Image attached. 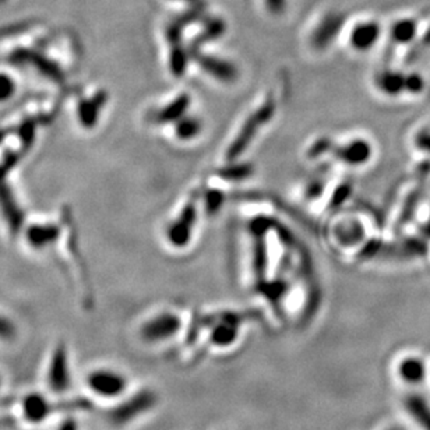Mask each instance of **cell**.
Listing matches in <instances>:
<instances>
[{
  "instance_id": "obj_1",
  "label": "cell",
  "mask_w": 430,
  "mask_h": 430,
  "mask_svg": "<svg viewBox=\"0 0 430 430\" xmlns=\"http://www.w3.org/2000/svg\"><path fill=\"white\" fill-rule=\"evenodd\" d=\"M246 320L249 316L245 313L228 311L197 317L186 333V342L203 344L204 351H228L240 341Z\"/></svg>"
},
{
  "instance_id": "obj_2",
  "label": "cell",
  "mask_w": 430,
  "mask_h": 430,
  "mask_svg": "<svg viewBox=\"0 0 430 430\" xmlns=\"http://www.w3.org/2000/svg\"><path fill=\"white\" fill-rule=\"evenodd\" d=\"M160 392L153 387L130 388L126 395L110 404L106 412V420L113 429H127L149 417L160 406Z\"/></svg>"
},
{
  "instance_id": "obj_3",
  "label": "cell",
  "mask_w": 430,
  "mask_h": 430,
  "mask_svg": "<svg viewBox=\"0 0 430 430\" xmlns=\"http://www.w3.org/2000/svg\"><path fill=\"white\" fill-rule=\"evenodd\" d=\"M186 323L181 313L164 309L142 319L137 327V340L146 347L167 345L183 334Z\"/></svg>"
},
{
  "instance_id": "obj_4",
  "label": "cell",
  "mask_w": 430,
  "mask_h": 430,
  "mask_svg": "<svg viewBox=\"0 0 430 430\" xmlns=\"http://www.w3.org/2000/svg\"><path fill=\"white\" fill-rule=\"evenodd\" d=\"M87 391L97 399L113 404L131 388L129 376L120 369L98 366L91 369L84 377Z\"/></svg>"
},
{
  "instance_id": "obj_5",
  "label": "cell",
  "mask_w": 430,
  "mask_h": 430,
  "mask_svg": "<svg viewBox=\"0 0 430 430\" xmlns=\"http://www.w3.org/2000/svg\"><path fill=\"white\" fill-rule=\"evenodd\" d=\"M44 379L45 387L52 397H63L72 391L74 386L72 356L69 347L63 341L52 348L47 361Z\"/></svg>"
},
{
  "instance_id": "obj_6",
  "label": "cell",
  "mask_w": 430,
  "mask_h": 430,
  "mask_svg": "<svg viewBox=\"0 0 430 430\" xmlns=\"http://www.w3.org/2000/svg\"><path fill=\"white\" fill-rule=\"evenodd\" d=\"M20 416L28 426H41L56 413V402L49 392L28 391L19 404Z\"/></svg>"
},
{
  "instance_id": "obj_7",
  "label": "cell",
  "mask_w": 430,
  "mask_h": 430,
  "mask_svg": "<svg viewBox=\"0 0 430 430\" xmlns=\"http://www.w3.org/2000/svg\"><path fill=\"white\" fill-rule=\"evenodd\" d=\"M342 24H344V16L337 13L326 16V19L320 23L319 28L315 31L312 37V44L315 45V48H326V45H329L340 33Z\"/></svg>"
},
{
  "instance_id": "obj_8",
  "label": "cell",
  "mask_w": 430,
  "mask_h": 430,
  "mask_svg": "<svg viewBox=\"0 0 430 430\" xmlns=\"http://www.w3.org/2000/svg\"><path fill=\"white\" fill-rule=\"evenodd\" d=\"M338 156L348 165H363L372 157V147L365 140H354L338 150Z\"/></svg>"
},
{
  "instance_id": "obj_9",
  "label": "cell",
  "mask_w": 430,
  "mask_h": 430,
  "mask_svg": "<svg viewBox=\"0 0 430 430\" xmlns=\"http://www.w3.org/2000/svg\"><path fill=\"white\" fill-rule=\"evenodd\" d=\"M380 37V27L377 23L369 22L356 26L351 34V45L356 51H367L373 48Z\"/></svg>"
},
{
  "instance_id": "obj_10",
  "label": "cell",
  "mask_w": 430,
  "mask_h": 430,
  "mask_svg": "<svg viewBox=\"0 0 430 430\" xmlns=\"http://www.w3.org/2000/svg\"><path fill=\"white\" fill-rule=\"evenodd\" d=\"M404 406L411 417L423 429L430 430V406L419 395H408L404 401Z\"/></svg>"
},
{
  "instance_id": "obj_11",
  "label": "cell",
  "mask_w": 430,
  "mask_h": 430,
  "mask_svg": "<svg viewBox=\"0 0 430 430\" xmlns=\"http://www.w3.org/2000/svg\"><path fill=\"white\" fill-rule=\"evenodd\" d=\"M399 376L409 384H417L424 379L426 367L419 358H406L398 366Z\"/></svg>"
},
{
  "instance_id": "obj_12",
  "label": "cell",
  "mask_w": 430,
  "mask_h": 430,
  "mask_svg": "<svg viewBox=\"0 0 430 430\" xmlns=\"http://www.w3.org/2000/svg\"><path fill=\"white\" fill-rule=\"evenodd\" d=\"M380 90L388 95H398L406 91V77L397 72H384L377 77Z\"/></svg>"
},
{
  "instance_id": "obj_13",
  "label": "cell",
  "mask_w": 430,
  "mask_h": 430,
  "mask_svg": "<svg viewBox=\"0 0 430 430\" xmlns=\"http://www.w3.org/2000/svg\"><path fill=\"white\" fill-rule=\"evenodd\" d=\"M415 34H416V24L412 20H401L395 23L391 28L392 40L401 44H406L411 40H413Z\"/></svg>"
},
{
  "instance_id": "obj_14",
  "label": "cell",
  "mask_w": 430,
  "mask_h": 430,
  "mask_svg": "<svg viewBox=\"0 0 430 430\" xmlns=\"http://www.w3.org/2000/svg\"><path fill=\"white\" fill-rule=\"evenodd\" d=\"M19 337L16 323L6 315L0 313V344H13Z\"/></svg>"
},
{
  "instance_id": "obj_15",
  "label": "cell",
  "mask_w": 430,
  "mask_h": 430,
  "mask_svg": "<svg viewBox=\"0 0 430 430\" xmlns=\"http://www.w3.org/2000/svg\"><path fill=\"white\" fill-rule=\"evenodd\" d=\"M200 130V123L196 119H185L182 124L176 126V134L182 140H190L193 138Z\"/></svg>"
},
{
  "instance_id": "obj_16",
  "label": "cell",
  "mask_w": 430,
  "mask_h": 430,
  "mask_svg": "<svg viewBox=\"0 0 430 430\" xmlns=\"http://www.w3.org/2000/svg\"><path fill=\"white\" fill-rule=\"evenodd\" d=\"M53 430H81V426H80V422L76 416L69 415V416L63 417Z\"/></svg>"
},
{
  "instance_id": "obj_17",
  "label": "cell",
  "mask_w": 430,
  "mask_h": 430,
  "mask_svg": "<svg viewBox=\"0 0 430 430\" xmlns=\"http://www.w3.org/2000/svg\"><path fill=\"white\" fill-rule=\"evenodd\" d=\"M265 5L272 15H281L285 10L286 0H265Z\"/></svg>"
},
{
  "instance_id": "obj_18",
  "label": "cell",
  "mask_w": 430,
  "mask_h": 430,
  "mask_svg": "<svg viewBox=\"0 0 430 430\" xmlns=\"http://www.w3.org/2000/svg\"><path fill=\"white\" fill-rule=\"evenodd\" d=\"M416 144L420 150L430 153V131H422L416 137Z\"/></svg>"
},
{
  "instance_id": "obj_19",
  "label": "cell",
  "mask_w": 430,
  "mask_h": 430,
  "mask_svg": "<svg viewBox=\"0 0 430 430\" xmlns=\"http://www.w3.org/2000/svg\"><path fill=\"white\" fill-rule=\"evenodd\" d=\"M3 387H5V379H3L2 373H0V394H2V391H3Z\"/></svg>"
},
{
  "instance_id": "obj_20",
  "label": "cell",
  "mask_w": 430,
  "mask_h": 430,
  "mask_svg": "<svg viewBox=\"0 0 430 430\" xmlns=\"http://www.w3.org/2000/svg\"><path fill=\"white\" fill-rule=\"evenodd\" d=\"M424 42H430V31L426 34V37H424Z\"/></svg>"
},
{
  "instance_id": "obj_21",
  "label": "cell",
  "mask_w": 430,
  "mask_h": 430,
  "mask_svg": "<svg viewBox=\"0 0 430 430\" xmlns=\"http://www.w3.org/2000/svg\"><path fill=\"white\" fill-rule=\"evenodd\" d=\"M388 430H401V429H388Z\"/></svg>"
},
{
  "instance_id": "obj_22",
  "label": "cell",
  "mask_w": 430,
  "mask_h": 430,
  "mask_svg": "<svg viewBox=\"0 0 430 430\" xmlns=\"http://www.w3.org/2000/svg\"><path fill=\"white\" fill-rule=\"evenodd\" d=\"M189 2H192V0H189ZM193 2H195V0H193Z\"/></svg>"
}]
</instances>
